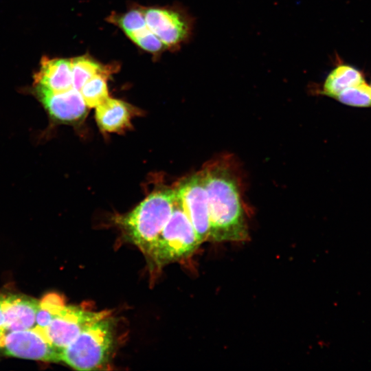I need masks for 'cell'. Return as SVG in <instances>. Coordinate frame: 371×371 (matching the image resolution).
Returning a JSON list of instances; mask_svg holds the SVG:
<instances>
[{"label": "cell", "instance_id": "cell-1", "mask_svg": "<svg viewBox=\"0 0 371 371\" xmlns=\"http://www.w3.org/2000/svg\"><path fill=\"white\" fill-rule=\"evenodd\" d=\"M207 196L210 234L214 242L246 240L249 232L236 173L225 157L201 171Z\"/></svg>", "mask_w": 371, "mask_h": 371}, {"label": "cell", "instance_id": "cell-2", "mask_svg": "<svg viewBox=\"0 0 371 371\" xmlns=\"http://www.w3.org/2000/svg\"><path fill=\"white\" fill-rule=\"evenodd\" d=\"M175 189L150 194L131 212L117 216L126 238L146 255L168 221L175 203Z\"/></svg>", "mask_w": 371, "mask_h": 371}, {"label": "cell", "instance_id": "cell-3", "mask_svg": "<svg viewBox=\"0 0 371 371\" xmlns=\"http://www.w3.org/2000/svg\"><path fill=\"white\" fill-rule=\"evenodd\" d=\"M114 346V325L110 315L85 329L60 353V360L78 370H98L109 361Z\"/></svg>", "mask_w": 371, "mask_h": 371}, {"label": "cell", "instance_id": "cell-4", "mask_svg": "<svg viewBox=\"0 0 371 371\" xmlns=\"http://www.w3.org/2000/svg\"><path fill=\"white\" fill-rule=\"evenodd\" d=\"M201 244L190 221L175 200L168 221L146 256L159 268L187 258Z\"/></svg>", "mask_w": 371, "mask_h": 371}, {"label": "cell", "instance_id": "cell-5", "mask_svg": "<svg viewBox=\"0 0 371 371\" xmlns=\"http://www.w3.org/2000/svg\"><path fill=\"white\" fill-rule=\"evenodd\" d=\"M175 191L176 201L190 221L200 243L209 240L208 201L201 172L182 179Z\"/></svg>", "mask_w": 371, "mask_h": 371}, {"label": "cell", "instance_id": "cell-6", "mask_svg": "<svg viewBox=\"0 0 371 371\" xmlns=\"http://www.w3.org/2000/svg\"><path fill=\"white\" fill-rule=\"evenodd\" d=\"M110 315V312L93 311L74 305H65L43 329L50 344L60 351L85 329L96 321Z\"/></svg>", "mask_w": 371, "mask_h": 371}, {"label": "cell", "instance_id": "cell-7", "mask_svg": "<svg viewBox=\"0 0 371 371\" xmlns=\"http://www.w3.org/2000/svg\"><path fill=\"white\" fill-rule=\"evenodd\" d=\"M2 348L11 357L48 362L60 361V351L50 344L43 329L37 326L10 331L5 335Z\"/></svg>", "mask_w": 371, "mask_h": 371}, {"label": "cell", "instance_id": "cell-8", "mask_svg": "<svg viewBox=\"0 0 371 371\" xmlns=\"http://www.w3.org/2000/svg\"><path fill=\"white\" fill-rule=\"evenodd\" d=\"M148 29L166 46H173L185 40L190 24L181 14L166 8H151L144 10Z\"/></svg>", "mask_w": 371, "mask_h": 371}, {"label": "cell", "instance_id": "cell-9", "mask_svg": "<svg viewBox=\"0 0 371 371\" xmlns=\"http://www.w3.org/2000/svg\"><path fill=\"white\" fill-rule=\"evenodd\" d=\"M44 107L54 120L63 123H76L85 117L87 106L80 91L71 88L59 93L36 89Z\"/></svg>", "mask_w": 371, "mask_h": 371}, {"label": "cell", "instance_id": "cell-10", "mask_svg": "<svg viewBox=\"0 0 371 371\" xmlns=\"http://www.w3.org/2000/svg\"><path fill=\"white\" fill-rule=\"evenodd\" d=\"M38 306V300L25 295L3 296L5 330L15 331L34 328Z\"/></svg>", "mask_w": 371, "mask_h": 371}, {"label": "cell", "instance_id": "cell-11", "mask_svg": "<svg viewBox=\"0 0 371 371\" xmlns=\"http://www.w3.org/2000/svg\"><path fill=\"white\" fill-rule=\"evenodd\" d=\"M36 89L51 93L67 91L72 87L70 60L43 57L34 76Z\"/></svg>", "mask_w": 371, "mask_h": 371}, {"label": "cell", "instance_id": "cell-12", "mask_svg": "<svg viewBox=\"0 0 371 371\" xmlns=\"http://www.w3.org/2000/svg\"><path fill=\"white\" fill-rule=\"evenodd\" d=\"M131 107L124 101L109 98L95 107V120L101 131L120 133L131 126Z\"/></svg>", "mask_w": 371, "mask_h": 371}, {"label": "cell", "instance_id": "cell-13", "mask_svg": "<svg viewBox=\"0 0 371 371\" xmlns=\"http://www.w3.org/2000/svg\"><path fill=\"white\" fill-rule=\"evenodd\" d=\"M364 80L362 74L356 68L348 65H339L329 73L320 93L335 98L346 89Z\"/></svg>", "mask_w": 371, "mask_h": 371}, {"label": "cell", "instance_id": "cell-14", "mask_svg": "<svg viewBox=\"0 0 371 371\" xmlns=\"http://www.w3.org/2000/svg\"><path fill=\"white\" fill-rule=\"evenodd\" d=\"M70 62L72 87L78 91H80L84 84L93 76L98 74L109 76L113 69L110 66L102 65L86 56L72 58Z\"/></svg>", "mask_w": 371, "mask_h": 371}, {"label": "cell", "instance_id": "cell-15", "mask_svg": "<svg viewBox=\"0 0 371 371\" xmlns=\"http://www.w3.org/2000/svg\"><path fill=\"white\" fill-rule=\"evenodd\" d=\"M108 75L98 74L88 80L80 89V93L88 108H95L109 98L106 84Z\"/></svg>", "mask_w": 371, "mask_h": 371}, {"label": "cell", "instance_id": "cell-16", "mask_svg": "<svg viewBox=\"0 0 371 371\" xmlns=\"http://www.w3.org/2000/svg\"><path fill=\"white\" fill-rule=\"evenodd\" d=\"M65 305V300L61 295L57 293L46 295L39 301L36 315V326L45 329Z\"/></svg>", "mask_w": 371, "mask_h": 371}, {"label": "cell", "instance_id": "cell-17", "mask_svg": "<svg viewBox=\"0 0 371 371\" xmlns=\"http://www.w3.org/2000/svg\"><path fill=\"white\" fill-rule=\"evenodd\" d=\"M339 102L355 107L371 106V89L366 81L348 87L335 98Z\"/></svg>", "mask_w": 371, "mask_h": 371}, {"label": "cell", "instance_id": "cell-18", "mask_svg": "<svg viewBox=\"0 0 371 371\" xmlns=\"http://www.w3.org/2000/svg\"><path fill=\"white\" fill-rule=\"evenodd\" d=\"M127 36L138 46L150 52H158L164 46V44L148 27L128 34Z\"/></svg>", "mask_w": 371, "mask_h": 371}, {"label": "cell", "instance_id": "cell-19", "mask_svg": "<svg viewBox=\"0 0 371 371\" xmlns=\"http://www.w3.org/2000/svg\"><path fill=\"white\" fill-rule=\"evenodd\" d=\"M115 21L127 35L147 27L144 13L142 10H131Z\"/></svg>", "mask_w": 371, "mask_h": 371}, {"label": "cell", "instance_id": "cell-20", "mask_svg": "<svg viewBox=\"0 0 371 371\" xmlns=\"http://www.w3.org/2000/svg\"><path fill=\"white\" fill-rule=\"evenodd\" d=\"M3 295H0V328H4V316L2 308Z\"/></svg>", "mask_w": 371, "mask_h": 371}, {"label": "cell", "instance_id": "cell-21", "mask_svg": "<svg viewBox=\"0 0 371 371\" xmlns=\"http://www.w3.org/2000/svg\"><path fill=\"white\" fill-rule=\"evenodd\" d=\"M5 335V329L0 328V348H2Z\"/></svg>", "mask_w": 371, "mask_h": 371}, {"label": "cell", "instance_id": "cell-22", "mask_svg": "<svg viewBox=\"0 0 371 371\" xmlns=\"http://www.w3.org/2000/svg\"><path fill=\"white\" fill-rule=\"evenodd\" d=\"M370 89H371V84H370Z\"/></svg>", "mask_w": 371, "mask_h": 371}]
</instances>
